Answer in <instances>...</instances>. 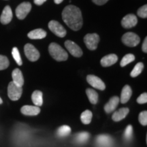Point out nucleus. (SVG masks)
Segmentation results:
<instances>
[{"label": "nucleus", "mask_w": 147, "mask_h": 147, "mask_svg": "<svg viewBox=\"0 0 147 147\" xmlns=\"http://www.w3.org/2000/svg\"><path fill=\"white\" fill-rule=\"evenodd\" d=\"M120 99L117 96H114L110 98L107 104L104 106V110L106 113H110L114 111L119 105Z\"/></svg>", "instance_id": "obj_16"}, {"label": "nucleus", "mask_w": 147, "mask_h": 147, "mask_svg": "<svg viewBox=\"0 0 147 147\" xmlns=\"http://www.w3.org/2000/svg\"><path fill=\"white\" fill-rule=\"evenodd\" d=\"M142 51L144 53H147V38H145L144 42L142 44Z\"/></svg>", "instance_id": "obj_35"}, {"label": "nucleus", "mask_w": 147, "mask_h": 147, "mask_svg": "<svg viewBox=\"0 0 147 147\" xmlns=\"http://www.w3.org/2000/svg\"><path fill=\"white\" fill-rule=\"evenodd\" d=\"M90 138V134L87 131H82L77 134L74 137V142L79 144L87 143Z\"/></svg>", "instance_id": "obj_21"}, {"label": "nucleus", "mask_w": 147, "mask_h": 147, "mask_svg": "<svg viewBox=\"0 0 147 147\" xmlns=\"http://www.w3.org/2000/svg\"><path fill=\"white\" fill-rule=\"evenodd\" d=\"M86 93H87L89 102L91 104H97V102H98V94L95 90L92 89H87L86 90Z\"/></svg>", "instance_id": "obj_23"}, {"label": "nucleus", "mask_w": 147, "mask_h": 147, "mask_svg": "<svg viewBox=\"0 0 147 147\" xmlns=\"http://www.w3.org/2000/svg\"><path fill=\"white\" fill-rule=\"evenodd\" d=\"M71 133V128L68 125H62L57 129V135L59 138H63Z\"/></svg>", "instance_id": "obj_24"}, {"label": "nucleus", "mask_w": 147, "mask_h": 147, "mask_svg": "<svg viewBox=\"0 0 147 147\" xmlns=\"http://www.w3.org/2000/svg\"><path fill=\"white\" fill-rule=\"evenodd\" d=\"M137 102L138 104H146L147 102V93H143L142 94H141L140 96L138 97L137 99Z\"/></svg>", "instance_id": "obj_33"}, {"label": "nucleus", "mask_w": 147, "mask_h": 147, "mask_svg": "<svg viewBox=\"0 0 147 147\" xmlns=\"http://www.w3.org/2000/svg\"><path fill=\"white\" fill-rule=\"evenodd\" d=\"M62 18L64 23L74 31H78L82 28L83 20L81 11L75 5L66 6L62 12Z\"/></svg>", "instance_id": "obj_1"}, {"label": "nucleus", "mask_w": 147, "mask_h": 147, "mask_svg": "<svg viewBox=\"0 0 147 147\" xmlns=\"http://www.w3.org/2000/svg\"><path fill=\"white\" fill-rule=\"evenodd\" d=\"M32 9V4L29 2L21 3L16 9V15L18 19L23 20L27 16Z\"/></svg>", "instance_id": "obj_8"}, {"label": "nucleus", "mask_w": 147, "mask_h": 147, "mask_svg": "<svg viewBox=\"0 0 147 147\" xmlns=\"http://www.w3.org/2000/svg\"><path fill=\"white\" fill-rule=\"evenodd\" d=\"M32 102L35 104V106L40 107L43 104V100H42V93L40 91H35L32 93Z\"/></svg>", "instance_id": "obj_22"}, {"label": "nucleus", "mask_w": 147, "mask_h": 147, "mask_svg": "<svg viewBox=\"0 0 147 147\" xmlns=\"http://www.w3.org/2000/svg\"><path fill=\"white\" fill-rule=\"evenodd\" d=\"M23 89L22 87L16 85L13 82H10L8 87V95L9 98L12 101H16L21 98Z\"/></svg>", "instance_id": "obj_3"}, {"label": "nucleus", "mask_w": 147, "mask_h": 147, "mask_svg": "<svg viewBox=\"0 0 147 147\" xmlns=\"http://www.w3.org/2000/svg\"><path fill=\"white\" fill-rule=\"evenodd\" d=\"M49 28L53 34L59 38H63L65 36V29L57 21H51L49 23Z\"/></svg>", "instance_id": "obj_6"}, {"label": "nucleus", "mask_w": 147, "mask_h": 147, "mask_svg": "<svg viewBox=\"0 0 147 147\" xmlns=\"http://www.w3.org/2000/svg\"><path fill=\"white\" fill-rule=\"evenodd\" d=\"M47 32L44 29H36L32 31V32H29V34H27V36H28L29 38L32 40H40L45 38L47 36Z\"/></svg>", "instance_id": "obj_19"}, {"label": "nucleus", "mask_w": 147, "mask_h": 147, "mask_svg": "<svg viewBox=\"0 0 147 147\" xmlns=\"http://www.w3.org/2000/svg\"><path fill=\"white\" fill-rule=\"evenodd\" d=\"M143 69H144V64H143L142 62H140V63H138L136 65H135V67H134L133 70L131 71V74H130V76L133 78H135V77H137L139 74H140L141 72H142Z\"/></svg>", "instance_id": "obj_26"}, {"label": "nucleus", "mask_w": 147, "mask_h": 147, "mask_svg": "<svg viewBox=\"0 0 147 147\" xmlns=\"http://www.w3.org/2000/svg\"><path fill=\"white\" fill-rule=\"evenodd\" d=\"M138 15L142 18H146L147 17V5H144L141 7L138 10Z\"/></svg>", "instance_id": "obj_32"}, {"label": "nucleus", "mask_w": 147, "mask_h": 147, "mask_svg": "<svg viewBox=\"0 0 147 147\" xmlns=\"http://www.w3.org/2000/svg\"><path fill=\"white\" fill-rule=\"evenodd\" d=\"M92 116H93V115H92V113L90 110H87L84 111L82 113L81 116H80V119H81L82 123L85 125L89 124L91 122Z\"/></svg>", "instance_id": "obj_25"}, {"label": "nucleus", "mask_w": 147, "mask_h": 147, "mask_svg": "<svg viewBox=\"0 0 147 147\" xmlns=\"http://www.w3.org/2000/svg\"><path fill=\"white\" fill-rule=\"evenodd\" d=\"M21 112L24 115L36 116L40 113V108L36 106H24L21 108Z\"/></svg>", "instance_id": "obj_15"}, {"label": "nucleus", "mask_w": 147, "mask_h": 147, "mask_svg": "<svg viewBox=\"0 0 147 147\" xmlns=\"http://www.w3.org/2000/svg\"><path fill=\"white\" fill-rule=\"evenodd\" d=\"M132 95V90L129 85H125L121 91L120 101L122 104H125L129 100Z\"/></svg>", "instance_id": "obj_20"}, {"label": "nucleus", "mask_w": 147, "mask_h": 147, "mask_svg": "<svg viewBox=\"0 0 147 147\" xmlns=\"http://www.w3.org/2000/svg\"><path fill=\"white\" fill-rule=\"evenodd\" d=\"M135 60V56L132 54H127L125 55L123 58L122 59L121 61V67H125V66L128 65L129 63H131L132 61Z\"/></svg>", "instance_id": "obj_27"}, {"label": "nucleus", "mask_w": 147, "mask_h": 147, "mask_svg": "<svg viewBox=\"0 0 147 147\" xmlns=\"http://www.w3.org/2000/svg\"><path fill=\"white\" fill-rule=\"evenodd\" d=\"M2 100H1V97H0V104H2Z\"/></svg>", "instance_id": "obj_38"}, {"label": "nucleus", "mask_w": 147, "mask_h": 147, "mask_svg": "<svg viewBox=\"0 0 147 147\" xmlns=\"http://www.w3.org/2000/svg\"><path fill=\"white\" fill-rule=\"evenodd\" d=\"M139 122L143 126H146L147 125V112L143 111L139 115L138 117Z\"/></svg>", "instance_id": "obj_31"}, {"label": "nucleus", "mask_w": 147, "mask_h": 147, "mask_svg": "<svg viewBox=\"0 0 147 147\" xmlns=\"http://www.w3.org/2000/svg\"><path fill=\"white\" fill-rule=\"evenodd\" d=\"M12 16H13V14H12V9L9 5H6L1 13V17H0V22L3 25H7L12 21Z\"/></svg>", "instance_id": "obj_13"}, {"label": "nucleus", "mask_w": 147, "mask_h": 147, "mask_svg": "<svg viewBox=\"0 0 147 147\" xmlns=\"http://www.w3.org/2000/svg\"><path fill=\"white\" fill-rule=\"evenodd\" d=\"M92 1H93V2L95 3L96 5H102L106 3V2H108L109 0H92Z\"/></svg>", "instance_id": "obj_34"}, {"label": "nucleus", "mask_w": 147, "mask_h": 147, "mask_svg": "<svg viewBox=\"0 0 147 147\" xmlns=\"http://www.w3.org/2000/svg\"><path fill=\"white\" fill-rule=\"evenodd\" d=\"M84 42L88 49L94 51L97 49L100 42V36L97 34H88L84 36Z\"/></svg>", "instance_id": "obj_5"}, {"label": "nucleus", "mask_w": 147, "mask_h": 147, "mask_svg": "<svg viewBox=\"0 0 147 147\" xmlns=\"http://www.w3.org/2000/svg\"><path fill=\"white\" fill-rule=\"evenodd\" d=\"M65 47L68 50L69 53L74 57H80L82 55V49L75 42L71 40H67L65 42Z\"/></svg>", "instance_id": "obj_9"}, {"label": "nucleus", "mask_w": 147, "mask_h": 147, "mask_svg": "<svg viewBox=\"0 0 147 147\" xmlns=\"http://www.w3.org/2000/svg\"><path fill=\"white\" fill-rule=\"evenodd\" d=\"M95 144L97 147H112L113 139L108 135H100L95 138Z\"/></svg>", "instance_id": "obj_10"}, {"label": "nucleus", "mask_w": 147, "mask_h": 147, "mask_svg": "<svg viewBox=\"0 0 147 147\" xmlns=\"http://www.w3.org/2000/svg\"><path fill=\"white\" fill-rule=\"evenodd\" d=\"M117 61H118V57L117 55L115 54H110L104 57L101 59L100 63L103 67H109L117 63Z\"/></svg>", "instance_id": "obj_14"}, {"label": "nucleus", "mask_w": 147, "mask_h": 147, "mask_svg": "<svg viewBox=\"0 0 147 147\" xmlns=\"http://www.w3.org/2000/svg\"><path fill=\"white\" fill-rule=\"evenodd\" d=\"M129 112V110L128 108H120L119 110H117V111L114 113L113 117H112V119H113V120L114 121H115V122H118V121H120L125 118L127 115H128Z\"/></svg>", "instance_id": "obj_18"}, {"label": "nucleus", "mask_w": 147, "mask_h": 147, "mask_svg": "<svg viewBox=\"0 0 147 147\" xmlns=\"http://www.w3.org/2000/svg\"><path fill=\"white\" fill-rule=\"evenodd\" d=\"M138 23V18L134 14H129L123 18L121 21V25L125 29H129L135 27Z\"/></svg>", "instance_id": "obj_12"}, {"label": "nucleus", "mask_w": 147, "mask_h": 147, "mask_svg": "<svg viewBox=\"0 0 147 147\" xmlns=\"http://www.w3.org/2000/svg\"><path fill=\"white\" fill-rule=\"evenodd\" d=\"M63 0H54L55 3H56V4H59V3H61L63 1Z\"/></svg>", "instance_id": "obj_37"}, {"label": "nucleus", "mask_w": 147, "mask_h": 147, "mask_svg": "<svg viewBox=\"0 0 147 147\" xmlns=\"http://www.w3.org/2000/svg\"><path fill=\"white\" fill-rule=\"evenodd\" d=\"M24 51L27 58L31 61H36L40 58V53L31 44H27L24 47Z\"/></svg>", "instance_id": "obj_7"}, {"label": "nucleus", "mask_w": 147, "mask_h": 147, "mask_svg": "<svg viewBox=\"0 0 147 147\" xmlns=\"http://www.w3.org/2000/svg\"><path fill=\"white\" fill-rule=\"evenodd\" d=\"M49 51L51 57L57 61H63L68 58L67 52L57 43H51L49 45Z\"/></svg>", "instance_id": "obj_2"}, {"label": "nucleus", "mask_w": 147, "mask_h": 147, "mask_svg": "<svg viewBox=\"0 0 147 147\" xmlns=\"http://www.w3.org/2000/svg\"><path fill=\"white\" fill-rule=\"evenodd\" d=\"M12 80L14 84L16 85L19 86V87H23L24 84V78L23 74H22L21 71L19 69L16 68L13 70L12 73Z\"/></svg>", "instance_id": "obj_17"}, {"label": "nucleus", "mask_w": 147, "mask_h": 147, "mask_svg": "<svg viewBox=\"0 0 147 147\" xmlns=\"http://www.w3.org/2000/svg\"><path fill=\"white\" fill-rule=\"evenodd\" d=\"M46 1H47V0H34V3L38 5H41L43 4Z\"/></svg>", "instance_id": "obj_36"}, {"label": "nucleus", "mask_w": 147, "mask_h": 147, "mask_svg": "<svg viewBox=\"0 0 147 147\" xmlns=\"http://www.w3.org/2000/svg\"><path fill=\"white\" fill-rule=\"evenodd\" d=\"M133 138V128L131 125H129L125 130L123 134V138L126 142L130 141Z\"/></svg>", "instance_id": "obj_28"}, {"label": "nucleus", "mask_w": 147, "mask_h": 147, "mask_svg": "<svg viewBox=\"0 0 147 147\" xmlns=\"http://www.w3.org/2000/svg\"><path fill=\"white\" fill-rule=\"evenodd\" d=\"M140 38L137 34L132 32H127L122 37V42L125 45L129 47H134L140 43Z\"/></svg>", "instance_id": "obj_4"}, {"label": "nucleus", "mask_w": 147, "mask_h": 147, "mask_svg": "<svg viewBox=\"0 0 147 147\" xmlns=\"http://www.w3.org/2000/svg\"><path fill=\"white\" fill-rule=\"evenodd\" d=\"M9 66L8 59L3 55H0V70L6 69Z\"/></svg>", "instance_id": "obj_30"}, {"label": "nucleus", "mask_w": 147, "mask_h": 147, "mask_svg": "<svg viewBox=\"0 0 147 147\" xmlns=\"http://www.w3.org/2000/svg\"><path fill=\"white\" fill-rule=\"evenodd\" d=\"M87 80L90 85L95 89L103 91L106 89V85L104 82L101 79L94 75H88Z\"/></svg>", "instance_id": "obj_11"}, {"label": "nucleus", "mask_w": 147, "mask_h": 147, "mask_svg": "<svg viewBox=\"0 0 147 147\" xmlns=\"http://www.w3.org/2000/svg\"><path fill=\"white\" fill-rule=\"evenodd\" d=\"M12 57H13L14 59L15 60V61L16 62V63H17L18 65H22V64H23V61H22L21 55H20V53L19 51H18L17 48L14 47L13 49H12Z\"/></svg>", "instance_id": "obj_29"}]
</instances>
